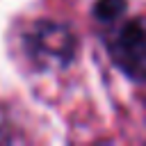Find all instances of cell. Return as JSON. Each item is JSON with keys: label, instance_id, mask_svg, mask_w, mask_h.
<instances>
[{"label": "cell", "instance_id": "6da1fadb", "mask_svg": "<svg viewBox=\"0 0 146 146\" xmlns=\"http://www.w3.org/2000/svg\"><path fill=\"white\" fill-rule=\"evenodd\" d=\"M75 34L68 25L57 21H36L25 34L27 57L41 71L66 68L75 57Z\"/></svg>", "mask_w": 146, "mask_h": 146}, {"label": "cell", "instance_id": "7a4b0ae2", "mask_svg": "<svg viewBox=\"0 0 146 146\" xmlns=\"http://www.w3.org/2000/svg\"><path fill=\"white\" fill-rule=\"evenodd\" d=\"M105 48L114 66L130 80L146 84V16L128 18L105 36Z\"/></svg>", "mask_w": 146, "mask_h": 146}, {"label": "cell", "instance_id": "3957f363", "mask_svg": "<svg viewBox=\"0 0 146 146\" xmlns=\"http://www.w3.org/2000/svg\"><path fill=\"white\" fill-rule=\"evenodd\" d=\"M125 7H128L125 0H96L94 16L98 21H114L125 11Z\"/></svg>", "mask_w": 146, "mask_h": 146}]
</instances>
